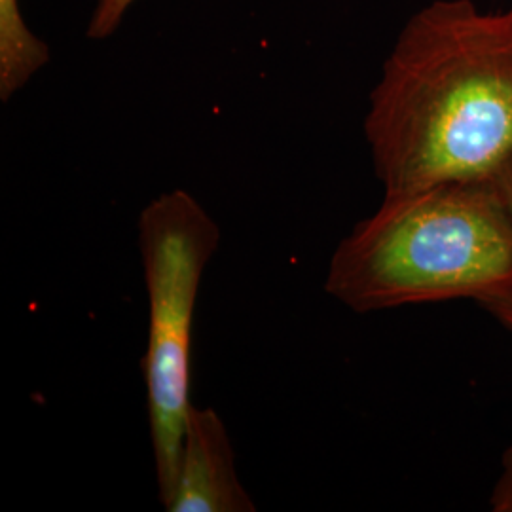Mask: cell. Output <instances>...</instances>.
I'll return each mask as SVG.
<instances>
[{"instance_id": "6da1fadb", "label": "cell", "mask_w": 512, "mask_h": 512, "mask_svg": "<svg viewBox=\"0 0 512 512\" xmlns=\"http://www.w3.org/2000/svg\"><path fill=\"white\" fill-rule=\"evenodd\" d=\"M365 137L384 196L499 179L512 165V8L433 0L410 16L370 92Z\"/></svg>"}, {"instance_id": "7a4b0ae2", "label": "cell", "mask_w": 512, "mask_h": 512, "mask_svg": "<svg viewBox=\"0 0 512 512\" xmlns=\"http://www.w3.org/2000/svg\"><path fill=\"white\" fill-rule=\"evenodd\" d=\"M325 291L355 313L512 298V211L499 179L384 196L334 249Z\"/></svg>"}, {"instance_id": "3957f363", "label": "cell", "mask_w": 512, "mask_h": 512, "mask_svg": "<svg viewBox=\"0 0 512 512\" xmlns=\"http://www.w3.org/2000/svg\"><path fill=\"white\" fill-rule=\"evenodd\" d=\"M219 245V224L186 190L164 192L141 211L139 251L148 298L143 376L156 486L164 507L173 494L192 408L196 302L205 268Z\"/></svg>"}, {"instance_id": "277c9868", "label": "cell", "mask_w": 512, "mask_h": 512, "mask_svg": "<svg viewBox=\"0 0 512 512\" xmlns=\"http://www.w3.org/2000/svg\"><path fill=\"white\" fill-rule=\"evenodd\" d=\"M169 512H255L236 469L226 425L213 408H190Z\"/></svg>"}, {"instance_id": "5b68a950", "label": "cell", "mask_w": 512, "mask_h": 512, "mask_svg": "<svg viewBox=\"0 0 512 512\" xmlns=\"http://www.w3.org/2000/svg\"><path fill=\"white\" fill-rule=\"evenodd\" d=\"M48 59V46L25 23L19 0H0V99H12Z\"/></svg>"}, {"instance_id": "8992f818", "label": "cell", "mask_w": 512, "mask_h": 512, "mask_svg": "<svg viewBox=\"0 0 512 512\" xmlns=\"http://www.w3.org/2000/svg\"><path fill=\"white\" fill-rule=\"evenodd\" d=\"M133 2L135 0H97L88 35L92 38H107L112 35L120 27Z\"/></svg>"}, {"instance_id": "52a82bcc", "label": "cell", "mask_w": 512, "mask_h": 512, "mask_svg": "<svg viewBox=\"0 0 512 512\" xmlns=\"http://www.w3.org/2000/svg\"><path fill=\"white\" fill-rule=\"evenodd\" d=\"M490 511L512 512V442L501 456V475L490 494Z\"/></svg>"}, {"instance_id": "ba28073f", "label": "cell", "mask_w": 512, "mask_h": 512, "mask_svg": "<svg viewBox=\"0 0 512 512\" xmlns=\"http://www.w3.org/2000/svg\"><path fill=\"white\" fill-rule=\"evenodd\" d=\"M480 306L488 311L503 329L509 330L512 334V298L488 300V302H484Z\"/></svg>"}, {"instance_id": "9c48e42d", "label": "cell", "mask_w": 512, "mask_h": 512, "mask_svg": "<svg viewBox=\"0 0 512 512\" xmlns=\"http://www.w3.org/2000/svg\"><path fill=\"white\" fill-rule=\"evenodd\" d=\"M499 184H501V188H503V192H505V198H507V202H509V207H511L512 211V165H509V167L505 169V173L499 177Z\"/></svg>"}, {"instance_id": "30bf717a", "label": "cell", "mask_w": 512, "mask_h": 512, "mask_svg": "<svg viewBox=\"0 0 512 512\" xmlns=\"http://www.w3.org/2000/svg\"><path fill=\"white\" fill-rule=\"evenodd\" d=\"M511 8H512V0H511Z\"/></svg>"}]
</instances>
